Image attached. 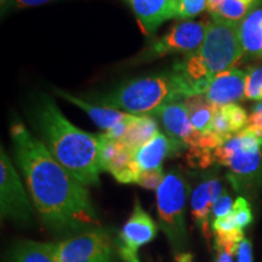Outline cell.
<instances>
[{"label": "cell", "mask_w": 262, "mask_h": 262, "mask_svg": "<svg viewBox=\"0 0 262 262\" xmlns=\"http://www.w3.org/2000/svg\"><path fill=\"white\" fill-rule=\"evenodd\" d=\"M11 139L16 162L45 225L62 232L100 225L86 187L52 157L40 140L21 122L12 123Z\"/></svg>", "instance_id": "6da1fadb"}, {"label": "cell", "mask_w": 262, "mask_h": 262, "mask_svg": "<svg viewBox=\"0 0 262 262\" xmlns=\"http://www.w3.org/2000/svg\"><path fill=\"white\" fill-rule=\"evenodd\" d=\"M33 122L52 157L84 186L100 183V139L73 125L48 95L33 106Z\"/></svg>", "instance_id": "7a4b0ae2"}, {"label": "cell", "mask_w": 262, "mask_h": 262, "mask_svg": "<svg viewBox=\"0 0 262 262\" xmlns=\"http://www.w3.org/2000/svg\"><path fill=\"white\" fill-rule=\"evenodd\" d=\"M243 56L239 22L211 16L202 47L176 62L172 71L181 78L192 96L205 95L212 78L235 68Z\"/></svg>", "instance_id": "3957f363"}, {"label": "cell", "mask_w": 262, "mask_h": 262, "mask_svg": "<svg viewBox=\"0 0 262 262\" xmlns=\"http://www.w3.org/2000/svg\"><path fill=\"white\" fill-rule=\"evenodd\" d=\"M188 96H192L188 88L171 70L122 84L97 97V103L134 116H150L164 104L182 101Z\"/></svg>", "instance_id": "277c9868"}, {"label": "cell", "mask_w": 262, "mask_h": 262, "mask_svg": "<svg viewBox=\"0 0 262 262\" xmlns=\"http://www.w3.org/2000/svg\"><path fill=\"white\" fill-rule=\"evenodd\" d=\"M212 156L214 162L228 169L227 178L235 191L248 192L261 181L262 145L248 129L235 134Z\"/></svg>", "instance_id": "5b68a950"}, {"label": "cell", "mask_w": 262, "mask_h": 262, "mask_svg": "<svg viewBox=\"0 0 262 262\" xmlns=\"http://www.w3.org/2000/svg\"><path fill=\"white\" fill-rule=\"evenodd\" d=\"M188 186L178 171H170L157 189V210L160 229L168 238L176 254L183 253L187 245L186 201Z\"/></svg>", "instance_id": "8992f818"}, {"label": "cell", "mask_w": 262, "mask_h": 262, "mask_svg": "<svg viewBox=\"0 0 262 262\" xmlns=\"http://www.w3.org/2000/svg\"><path fill=\"white\" fill-rule=\"evenodd\" d=\"M210 21H186L175 25L162 38L150 42L149 47L140 54V62L153 61L156 58L180 52H194L202 47Z\"/></svg>", "instance_id": "52a82bcc"}, {"label": "cell", "mask_w": 262, "mask_h": 262, "mask_svg": "<svg viewBox=\"0 0 262 262\" xmlns=\"http://www.w3.org/2000/svg\"><path fill=\"white\" fill-rule=\"evenodd\" d=\"M114 249L102 229L85 232L55 244L56 262H113Z\"/></svg>", "instance_id": "ba28073f"}, {"label": "cell", "mask_w": 262, "mask_h": 262, "mask_svg": "<svg viewBox=\"0 0 262 262\" xmlns=\"http://www.w3.org/2000/svg\"><path fill=\"white\" fill-rule=\"evenodd\" d=\"M0 212L3 219L28 222L32 206L17 171L2 147L0 155Z\"/></svg>", "instance_id": "9c48e42d"}, {"label": "cell", "mask_w": 262, "mask_h": 262, "mask_svg": "<svg viewBox=\"0 0 262 262\" xmlns=\"http://www.w3.org/2000/svg\"><path fill=\"white\" fill-rule=\"evenodd\" d=\"M150 116L160 120L165 133L171 139L179 141L188 148L198 147L202 134L192 125L183 100L164 104Z\"/></svg>", "instance_id": "30bf717a"}, {"label": "cell", "mask_w": 262, "mask_h": 262, "mask_svg": "<svg viewBox=\"0 0 262 262\" xmlns=\"http://www.w3.org/2000/svg\"><path fill=\"white\" fill-rule=\"evenodd\" d=\"M247 74L238 68L221 72L212 78L205 97L217 107L235 103L245 96Z\"/></svg>", "instance_id": "8fae6325"}, {"label": "cell", "mask_w": 262, "mask_h": 262, "mask_svg": "<svg viewBox=\"0 0 262 262\" xmlns=\"http://www.w3.org/2000/svg\"><path fill=\"white\" fill-rule=\"evenodd\" d=\"M146 34L152 35L160 25L178 17L179 0H126Z\"/></svg>", "instance_id": "7c38bea8"}, {"label": "cell", "mask_w": 262, "mask_h": 262, "mask_svg": "<svg viewBox=\"0 0 262 262\" xmlns=\"http://www.w3.org/2000/svg\"><path fill=\"white\" fill-rule=\"evenodd\" d=\"M225 192L222 183L217 179H209L199 183L191 196V212L195 225L202 229L206 241H210V224L209 219L212 214V206L215 202Z\"/></svg>", "instance_id": "4fadbf2b"}, {"label": "cell", "mask_w": 262, "mask_h": 262, "mask_svg": "<svg viewBox=\"0 0 262 262\" xmlns=\"http://www.w3.org/2000/svg\"><path fill=\"white\" fill-rule=\"evenodd\" d=\"M156 235V222L143 210L140 202L136 199L133 214L120 232V239H122L123 245L137 253V249L152 242Z\"/></svg>", "instance_id": "5bb4252c"}, {"label": "cell", "mask_w": 262, "mask_h": 262, "mask_svg": "<svg viewBox=\"0 0 262 262\" xmlns=\"http://www.w3.org/2000/svg\"><path fill=\"white\" fill-rule=\"evenodd\" d=\"M185 148L182 143L164 135L159 131L149 142L135 153V160L141 171L162 168V164L168 157L175 155L179 150Z\"/></svg>", "instance_id": "9a60e30c"}, {"label": "cell", "mask_w": 262, "mask_h": 262, "mask_svg": "<svg viewBox=\"0 0 262 262\" xmlns=\"http://www.w3.org/2000/svg\"><path fill=\"white\" fill-rule=\"evenodd\" d=\"M55 91H56L58 96H61L62 98H66L68 102L74 104V106L79 107L80 110H83L84 112L94 120L97 126H100L101 129L106 131L111 130L113 126H116L117 124H119L120 122L130 119V118L134 116V114H129V113L122 112V111L113 110V108L101 106V104L91 103L89 101H85L83 98L73 96L72 94L66 93L63 90L56 89Z\"/></svg>", "instance_id": "2e32d148"}, {"label": "cell", "mask_w": 262, "mask_h": 262, "mask_svg": "<svg viewBox=\"0 0 262 262\" xmlns=\"http://www.w3.org/2000/svg\"><path fill=\"white\" fill-rule=\"evenodd\" d=\"M239 32L244 56L251 58L262 57V8L251 10L239 22Z\"/></svg>", "instance_id": "e0dca14e"}, {"label": "cell", "mask_w": 262, "mask_h": 262, "mask_svg": "<svg viewBox=\"0 0 262 262\" xmlns=\"http://www.w3.org/2000/svg\"><path fill=\"white\" fill-rule=\"evenodd\" d=\"M192 125L196 131L204 135L211 133L212 118L220 107L212 104L205 95H193L183 100Z\"/></svg>", "instance_id": "ac0fdd59"}, {"label": "cell", "mask_w": 262, "mask_h": 262, "mask_svg": "<svg viewBox=\"0 0 262 262\" xmlns=\"http://www.w3.org/2000/svg\"><path fill=\"white\" fill-rule=\"evenodd\" d=\"M158 133V124L155 118L150 116H137L136 119L130 124L125 136L120 141L131 152L136 153Z\"/></svg>", "instance_id": "d6986e66"}, {"label": "cell", "mask_w": 262, "mask_h": 262, "mask_svg": "<svg viewBox=\"0 0 262 262\" xmlns=\"http://www.w3.org/2000/svg\"><path fill=\"white\" fill-rule=\"evenodd\" d=\"M12 262H56L55 243L22 242L12 251Z\"/></svg>", "instance_id": "ffe728a7"}, {"label": "cell", "mask_w": 262, "mask_h": 262, "mask_svg": "<svg viewBox=\"0 0 262 262\" xmlns=\"http://www.w3.org/2000/svg\"><path fill=\"white\" fill-rule=\"evenodd\" d=\"M254 9L253 5L244 0H225L211 16L232 22H241Z\"/></svg>", "instance_id": "44dd1931"}, {"label": "cell", "mask_w": 262, "mask_h": 262, "mask_svg": "<svg viewBox=\"0 0 262 262\" xmlns=\"http://www.w3.org/2000/svg\"><path fill=\"white\" fill-rule=\"evenodd\" d=\"M222 112L225 113L226 118H227L229 126H231V131L233 135L238 134L239 131L245 129L248 124L249 116L247 111L241 106H238L237 103H231L227 104V106L221 107Z\"/></svg>", "instance_id": "7402d4cb"}, {"label": "cell", "mask_w": 262, "mask_h": 262, "mask_svg": "<svg viewBox=\"0 0 262 262\" xmlns=\"http://www.w3.org/2000/svg\"><path fill=\"white\" fill-rule=\"evenodd\" d=\"M206 8H208V0H179L176 18L188 19L195 17Z\"/></svg>", "instance_id": "603a6c76"}, {"label": "cell", "mask_w": 262, "mask_h": 262, "mask_svg": "<svg viewBox=\"0 0 262 262\" xmlns=\"http://www.w3.org/2000/svg\"><path fill=\"white\" fill-rule=\"evenodd\" d=\"M233 214L235 221L239 226V228L244 229L253 222V212H251L250 204L247 199L243 196H238L233 204Z\"/></svg>", "instance_id": "cb8c5ba5"}, {"label": "cell", "mask_w": 262, "mask_h": 262, "mask_svg": "<svg viewBox=\"0 0 262 262\" xmlns=\"http://www.w3.org/2000/svg\"><path fill=\"white\" fill-rule=\"evenodd\" d=\"M262 89V67L251 68L247 74L245 83V97L250 100H258Z\"/></svg>", "instance_id": "d4e9b609"}, {"label": "cell", "mask_w": 262, "mask_h": 262, "mask_svg": "<svg viewBox=\"0 0 262 262\" xmlns=\"http://www.w3.org/2000/svg\"><path fill=\"white\" fill-rule=\"evenodd\" d=\"M164 175L163 169H153V170H146V171H141L137 179V185H140L141 187L147 188V189H158L159 186L162 185L164 181Z\"/></svg>", "instance_id": "484cf974"}, {"label": "cell", "mask_w": 262, "mask_h": 262, "mask_svg": "<svg viewBox=\"0 0 262 262\" xmlns=\"http://www.w3.org/2000/svg\"><path fill=\"white\" fill-rule=\"evenodd\" d=\"M212 231L219 232V233H233L237 231H243L239 228V226L235 221L233 210L229 214L222 216V217H217L212 221Z\"/></svg>", "instance_id": "4316f807"}, {"label": "cell", "mask_w": 262, "mask_h": 262, "mask_svg": "<svg viewBox=\"0 0 262 262\" xmlns=\"http://www.w3.org/2000/svg\"><path fill=\"white\" fill-rule=\"evenodd\" d=\"M233 204L231 196H229L226 191L222 193V195L217 201L215 202L214 206H212V216H214V220L217 217H222V216L227 215L233 210Z\"/></svg>", "instance_id": "83f0119b"}, {"label": "cell", "mask_w": 262, "mask_h": 262, "mask_svg": "<svg viewBox=\"0 0 262 262\" xmlns=\"http://www.w3.org/2000/svg\"><path fill=\"white\" fill-rule=\"evenodd\" d=\"M54 0H11L8 10H19L26 8H35V6L45 5Z\"/></svg>", "instance_id": "f1b7e54d"}, {"label": "cell", "mask_w": 262, "mask_h": 262, "mask_svg": "<svg viewBox=\"0 0 262 262\" xmlns=\"http://www.w3.org/2000/svg\"><path fill=\"white\" fill-rule=\"evenodd\" d=\"M238 262H253V247L250 241L243 239L238 248Z\"/></svg>", "instance_id": "f546056e"}, {"label": "cell", "mask_w": 262, "mask_h": 262, "mask_svg": "<svg viewBox=\"0 0 262 262\" xmlns=\"http://www.w3.org/2000/svg\"><path fill=\"white\" fill-rule=\"evenodd\" d=\"M118 250H119L120 256L123 257V260L125 262H139V258H137V254L135 253V251L130 250V249L124 247V245L119 247Z\"/></svg>", "instance_id": "4dcf8cb0"}, {"label": "cell", "mask_w": 262, "mask_h": 262, "mask_svg": "<svg viewBox=\"0 0 262 262\" xmlns=\"http://www.w3.org/2000/svg\"><path fill=\"white\" fill-rule=\"evenodd\" d=\"M216 248V253H217V256H216V262H233V255L228 251H226L225 249L222 248Z\"/></svg>", "instance_id": "1f68e13d"}, {"label": "cell", "mask_w": 262, "mask_h": 262, "mask_svg": "<svg viewBox=\"0 0 262 262\" xmlns=\"http://www.w3.org/2000/svg\"><path fill=\"white\" fill-rule=\"evenodd\" d=\"M193 261V255L189 253H179L175 256V262H192Z\"/></svg>", "instance_id": "d6a6232c"}, {"label": "cell", "mask_w": 262, "mask_h": 262, "mask_svg": "<svg viewBox=\"0 0 262 262\" xmlns=\"http://www.w3.org/2000/svg\"><path fill=\"white\" fill-rule=\"evenodd\" d=\"M225 0H208V10L210 14H214V12L220 8L222 3H224Z\"/></svg>", "instance_id": "836d02e7"}, {"label": "cell", "mask_w": 262, "mask_h": 262, "mask_svg": "<svg viewBox=\"0 0 262 262\" xmlns=\"http://www.w3.org/2000/svg\"><path fill=\"white\" fill-rule=\"evenodd\" d=\"M11 0H0V6H2V15H4L6 11H8L9 4Z\"/></svg>", "instance_id": "e575fe53"}, {"label": "cell", "mask_w": 262, "mask_h": 262, "mask_svg": "<svg viewBox=\"0 0 262 262\" xmlns=\"http://www.w3.org/2000/svg\"><path fill=\"white\" fill-rule=\"evenodd\" d=\"M244 2H247V3H249V4H250V5H253V6H254V8H255V6H256V5H258V3H260V2H261V0H244Z\"/></svg>", "instance_id": "d590c367"}, {"label": "cell", "mask_w": 262, "mask_h": 262, "mask_svg": "<svg viewBox=\"0 0 262 262\" xmlns=\"http://www.w3.org/2000/svg\"><path fill=\"white\" fill-rule=\"evenodd\" d=\"M255 110L260 111V112L262 113V103H258V104H256V106H255Z\"/></svg>", "instance_id": "8d00e7d4"}, {"label": "cell", "mask_w": 262, "mask_h": 262, "mask_svg": "<svg viewBox=\"0 0 262 262\" xmlns=\"http://www.w3.org/2000/svg\"><path fill=\"white\" fill-rule=\"evenodd\" d=\"M258 100L262 101V89L260 90V97H258Z\"/></svg>", "instance_id": "74e56055"}]
</instances>
